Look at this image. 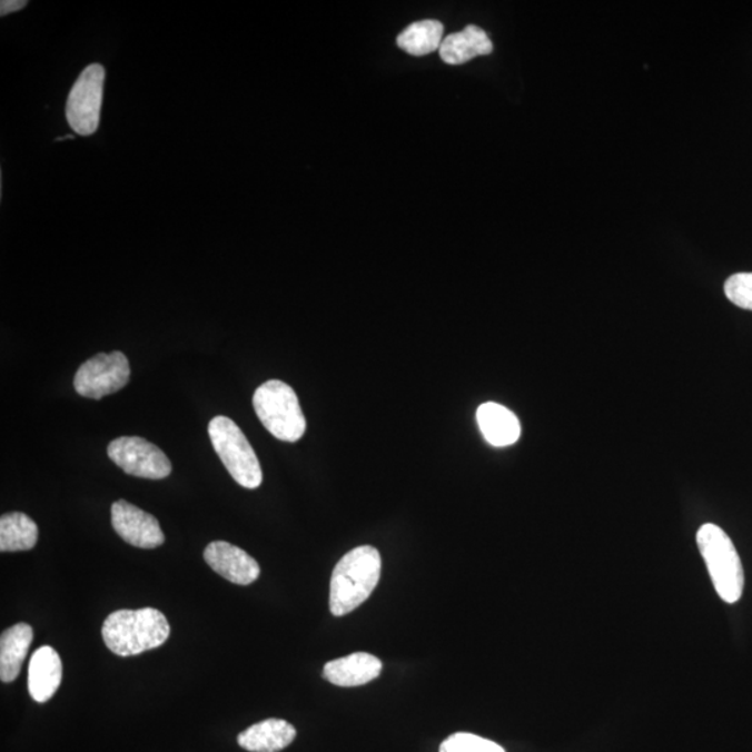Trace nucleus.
I'll return each mask as SVG.
<instances>
[{"instance_id":"f257e3e1","label":"nucleus","mask_w":752,"mask_h":752,"mask_svg":"<svg viewBox=\"0 0 752 752\" xmlns=\"http://www.w3.org/2000/svg\"><path fill=\"white\" fill-rule=\"evenodd\" d=\"M383 558L376 547H356L337 562L330 578L332 615L345 616L367 601L379 583Z\"/></svg>"},{"instance_id":"f03ea898","label":"nucleus","mask_w":752,"mask_h":752,"mask_svg":"<svg viewBox=\"0 0 752 752\" xmlns=\"http://www.w3.org/2000/svg\"><path fill=\"white\" fill-rule=\"evenodd\" d=\"M170 626L162 612L154 607L110 613L102 626V639L118 656H135L159 649L168 641Z\"/></svg>"},{"instance_id":"7ed1b4c3","label":"nucleus","mask_w":752,"mask_h":752,"mask_svg":"<svg viewBox=\"0 0 752 752\" xmlns=\"http://www.w3.org/2000/svg\"><path fill=\"white\" fill-rule=\"evenodd\" d=\"M696 545L721 600L735 604L743 595L744 571L732 540L715 524H704L696 533Z\"/></svg>"},{"instance_id":"20e7f679","label":"nucleus","mask_w":752,"mask_h":752,"mask_svg":"<svg viewBox=\"0 0 752 752\" xmlns=\"http://www.w3.org/2000/svg\"><path fill=\"white\" fill-rule=\"evenodd\" d=\"M253 405L259 422L276 439L293 444L306 434L307 422L296 392L281 380L273 379L259 386Z\"/></svg>"},{"instance_id":"39448f33","label":"nucleus","mask_w":752,"mask_h":752,"mask_svg":"<svg viewBox=\"0 0 752 752\" xmlns=\"http://www.w3.org/2000/svg\"><path fill=\"white\" fill-rule=\"evenodd\" d=\"M209 438L220 461L237 484L247 489H257L264 475L256 452L234 419L218 416L208 425Z\"/></svg>"},{"instance_id":"423d86ee","label":"nucleus","mask_w":752,"mask_h":752,"mask_svg":"<svg viewBox=\"0 0 752 752\" xmlns=\"http://www.w3.org/2000/svg\"><path fill=\"white\" fill-rule=\"evenodd\" d=\"M130 380L129 359L121 352L99 353L77 370L75 389L87 399H102L125 388Z\"/></svg>"},{"instance_id":"0eeeda50","label":"nucleus","mask_w":752,"mask_h":752,"mask_svg":"<svg viewBox=\"0 0 752 752\" xmlns=\"http://www.w3.org/2000/svg\"><path fill=\"white\" fill-rule=\"evenodd\" d=\"M105 69L102 65L88 66L71 88L66 118L71 129L80 136H91L101 119Z\"/></svg>"},{"instance_id":"6e6552de","label":"nucleus","mask_w":752,"mask_h":752,"mask_svg":"<svg viewBox=\"0 0 752 752\" xmlns=\"http://www.w3.org/2000/svg\"><path fill=\"white\" fill-rule=\"evenodd\" d=\"M108 456L116 466L132 477L164 479L171 473L168 456L140 436H121L110 442Z\"/></svg>"},{"instance_id":"1a4fd4ad","label":"nucleus","mask_w":752,"mask_h":752,"mask_svg":"<svg viewBox=\"0 0 752 752\" xmlns=\"http://www.w3.org/2000/svg\"><path fill=\"white\" fill-rule=\"evenodd\" d=\"M112 525L121 540L141 550H155L164 545L165 535L157 517L131 505L127 501L115 502L112 508Z\"/></svg>"},{"instance_id":"9d476101","label":"nucleus","mask_w":752,"mask_h":752,"mask_svg":"<svg viewBox=\"0 0 752 752\" xmlns=\"http://www.w3.org/2000/svg\"><path fill=\"white\" fill-rule=\"evenodd\" d=\"M204 558L214 572L234 584L250 585L257 582L261 574V567L256 558L229 542H211L204 551Z\"/></svg>"},{"instance_id":"9b49d317","label":"nucleus","mask_w":752,"mask_h":752,"mask_svg":"<svg viewBox=\"0 0 752 752\" xmlns=\"http://www.w3.org/2000/svg\"><path fill=\"white\" fill-rule=\"evenodd\" d=\"M62 660L52 646L46 645L32 654L29 665V691L32 700L47 702L62 684Z\"/></svg>"},{"instance_id":"f8f14e48","label":"nucleus","mask_w":752,"mask_h":752,"mask_svg":"<svg viewBox=\"0 0 752 752\" xmlns=\"http://www.w3.org/2000/svg\"><path fill=\"white\" fill-rule=\"evenodd\" d=\"M383 672V662L378 657L356 652L340 660L326 663L324 679L339 687H358L373 682Z\"/></svg>"},{"instance_id":"ddd939ff","label":"nucleus","mask_w":752,"mask_h":752,"mask_svg":"<svg viewBox=\"0 0 752 752\" xmlns=\"http://www.w3.org/2000/svg\"><path fill=\"white\" fill-rule=\"evenodd\" d=\"M477 422L481 433L492 446H511L516 444L522 436V425L516 414L497 403L481 405L477 410Z\"/></svg>"},{"instance_id":"4468645a","label":"nucleus","mask_w":752,"mask_h":752,"mask_svg":"<svg viewBox=\"0 0 752 752\" xmlns=\"http://www.w3.org/2000/svg\"><path fill=\"white\" fill-rule=\"evenodd\" d=\"M296 735V729L289 722L267 719L241 732L237 743L250 752H279L289 746Z\"/></svg>"},{"instance_id":"2eb2a0df","label":"nucleus","mask_w":752,"mask_h":752,"mask_svg":"<svg viewBox=\"0 0 752 752\" xmlns=\"http://www.w3.org/2000/svg\"><path fill=\"white\" fill-rule=\"evenodd\" d=\"M494 51L488 34L477 26H467L461 32L447 36L439 48L441 59L447 65H464Z\"/></svg>"},{"instance_id":"dca6fc26","label":"nucleus","mask_w":752,"mask_h":752,"mask_svg":"<svg viewBox=\"0 0 752 752\" xmlns=\"http://www.w3.org/2000/svg\"><path fill=\"white\" fill-rule=\"evenodd\" d=\"M32 639L34 632L27 623H18L4 630L0 637V680L3 683H12L19 677Z\"/></svg>"},{"instance_id":"f3484780","label":"nucleus","mask_w":752,"mask_h":752,"mask_svg":"<svg viewBox=\"0 0 752 752\" xmlns=\"http://www.w3.org/2000/svg\"><path fill=\"white\" fill-rule=\"evenodd\" d=\"M38 525L24 513L3 514L0 518V551H30L38 542Z\"/></svg>"},{"instance_id":"a211bd4d","label":"nucleus","mask_w":752,"mask_h":752,"mask_svg":"<svg viewBox=\"0 0 752 752\" xmlns=\"http://www.w3.org/2000/svg\"><path fill=\"white\" fill-rule=\"evenodd\" d=\"M444 32V24L438 20L417 21L397 37V46L413 57H425L439 51L445 40Z\"/></svg>"},{"instance_id":"6ab92c4d","label":"nucleus","mask_w":752,"mask_h":752,"mask_svg":"<svg viewBox=\"0 0 752 752\" xmlns=\"http://www.w3.org/2000/svg\"><path fill=\"white\" fill-rule=\"evenodd\" d=\"M439 752H506L494 741L472 733H455L441 744Z\"/></svg>"},{"instance_id":"aec40b11","label":"nucleus","mask_w":752,"mask_h":752,"mask_svg":"<svg viewBox=\"0 0 752 752\" xmlns=\"http://www.w3.org/2000/svg\"><path fill=\"white\" fill-rule=\"evenodd\" d=\"M724 293L734 306L752 311V273L730 276L724 284Z\"/></svg>"},{"instance_id":"412c9836","label":"nucleus","mask_w":752,"mask_h":752,"mask_svg":"<svg viewBox=\"0 0 752 752\" xmlns=\"http://www.w3.org/2000/svg\"><path fill=\"white\" fill-rule=\"evenodd\" d=\"M26 7V0H2V3H0V14L7 16L14 13L18 12V10L24 9Z\"/></svg>"}]
</instances>
